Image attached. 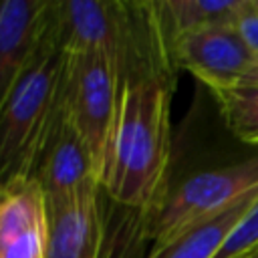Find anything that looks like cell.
<instances>
[{
	"label": "cell",
	"mask_w": 258,
	"mask_h": 258,
	"mask_svg": "<svg viewBox=\"0 0 258 258\" xmlns=\"http://www.w3.org/2000/svg\"><path fill=\"white\" fill-rule=\"evenodd\" d=\"M173 64L119 79V105L101 175L107 196L127 208L151 212L169 185Z\"/></svg>",
	"instance_id": "cell-1"
},
{
	"label": "cell",
	"mask_w": 258,
	"mask_h": 258,
	"mask_svg": "<svg viewBox=\"0 0 258 258\" xmlns=\"http://www.w3.org/2000/svg\"><path fill=\"white\" fill-rule=\"evenodd\" d=\"M67 52L60 50L50 8L42 40L0 111V183L30 175L56 105Z\"/></svg>",
	"instance_id": "cell-2"
},
{
	"label": "cell",
	"mask_w": 258,
	"mask_h": 258,
	"mask_svg": "<svg viewBox=\"0 0 258 258\" xmlns=\"http://www.w3.org/2000/svg\"><path fill=\"white\" fill-rule=\"evenodd\" d=\"M258 187V155L238 163L208 167L169 183L157 206L145 214L149 254L157 252L191 228L226 212Z\"/></svg>",
	"instance_id": "cell-3"
},
{
	"label": "cell",
	"mask_w": 258,
	"mask_h": 258,
	"mask_svg": "<svg viewBox=\"0 0 258 258\" xmlns=\"http://www.w3.org/2000/svg\"><path fill=\"white\" fill-rule=\"evenodd\" d=\"M60 97L67 115L89 145L101 179L119 105V75L113 62L101 52L67 54Z\"/></svg>",
	"instance_id": "cell-4"
},
{
	"label": "cell",
	"mask_w": 258,
	"mask_h": 258,
	"mask_svg": "<svg viewBox=\"0 0 258 258\" xmlns=\"http://www.w3.org/2000/svg\"><path fill=\"white\" fill-rule=\"evenodd\" d=\"M32 177L40 183L46 202L71 198L101 185L89 145L67 115L60 89L34 159Z\"/></svg>",
	"instance_id": "cell-5"
},
{
	"label": "cell",
	"mask_w": 258,
	"mask_h": 258,
	"mask_svg": "<svg viewBox=\"0 0 258 258\" xmlns=\"http://www.w3.org/2000/svg\"><path fill=\"white\" fill-rule=\"evenodd\" d=\"M169 52L175 67L194 75L210 93L238 85L256 62L234 26L181 34L169 42Z\"/></svg>",
	"instance_id": "cell-6"
},
{
	"label": "cell",
	"mask_w": 258,
	"mask_h": 258,
	"mask_svg": "<svg viewBox=\"0 0 258 258\" xmlns=\"http://www.w3.org/2000/svg\"><path fill=\"white\" fill-rule=\"evenodd\" d=\"M48 208L30 175L0 183V258H46Z\"/></svg>",
	"instance_id": "cell-7"
},
{
	"label": "cell",
	"mask_w": 258,
	"mask_h": 258,
	"mask_svg": "<svg viewBox=\"0 0 258 258\" xmlns=\"http://www.w3.org/2000/svg\"><path fill=\"white\" fill-rule=\"evenodd\" d=\"M48 8L50 0H0V111L42 40Z\"/></svg>",
	"instance_id": "cell-8"
},
{
	"label": "cell",
	"mask_w": 258,
	"mask_h": 258,
	"mask_svg": "<svg viewBox=\"0 0 258 258\" xmlns=\"http://www.w3.org/2000/svg\"><path fill=\"white\" fill-rule=\"evenodd\" d=\"M46 258H97L101 244V185L46 202Z\"/></svg>",
	"instance_id": "cell-9"
},
{
	"label": "cell",
	"mask_w": 258,
	"mask_h": 258,
	"mask_svg": "<svg viewBox=\"0 0 258 258\" xmlns=\"http://www.w3.org/2000/svg\"><path fill=\"white\" fill-rule=\"evenodd\" d=\"M246 0H157L155 10L167 44L187 32L234 26Z\"/></svg>",
	"instance_id": "cell-10"
},
{
	"label": "cell",
	"mask_w": 258,
	"mask_h": 258,
	"mask_svg": "<svg viewBox=\"0 0 258 258\" xmlns=\"http://www.w3.org/2000/svg\"><path fill=\"white\" fill-rule=\"evenodd\" d=\"M101 244L97 258H147L151 248L145 214L113 202L101 187Z\"/></svg>",
	"instance_id": "cell-11"
},
{
	"label": "cell",
	"mask_w": 258,
	"mask_h": 258,
	"mask_svg": "<svg viewBox=\"0 0 258 258\" xmlns=\"http://www.w3.org/2000/svg\"><path fill=\"white\" fill-rule=\"evenodd\" d=\"M258 196V187L230 206L226 212L218 214L216 218L191 228L183 236H179L169 246L151 252L147 258H216L220 248L224 246L230 232L236 228L252 200Z\"/></svg>",
	"instance_id": "cell-12"
},
{
	"label": "cell",
	"mask_w": 258,
	"mask_h": 258,
	"mask_svg": "<svg viewBox=\"0 0 258 258\" xmlns=\"http://www.w3.org/2000/svg\"><path fill=\"white\" fill-rule=\"evenodd\" d=\"M212 95L228 131L248 145H258V83H238Z\"/></svg>",
	"instance_id": "cell-13"
},
{
	"label": "cell",
	"mask_w": 258,
	"mask_h": 258,
	"mask_svg": "<svg viewBox=\"0 0 258 258\" xmlns=\"http://www.w3.org/2000/svg\"><path fill=\"white\" fill-rule=\"evenodd\" d=\"M258 248V196L252 200L236 228L226 238L216 258H240Z\"/></svg>",
	"instance_id": "cell-14"
},
{
	"label": "cell",
	"mask_w": 258,
	"mask_h": 258,
	"mask_svg": "<svg viewBox=\"0 0 258 258\" xmlns=\"http://www.w3.org/2000/svg\"><path fill=\"white\" fill-rule=\"evenodd\" d=\"M234 30L238 32V36L242 38V42L250 50V54L258 60V2L256 0L244 2L242 10L236 18Z\"/></svg>",
	"instance_id": "cell-15"
},
{
	"label": "cell",
	"mask_w": 258,
	"mask_h": 258,
	"mask_svg": "<svg viewBox=\"0 0 258 258\" xmlns=\"http://www.w3.org/2000/svg\"><path fill=\"white\" fill-rule=\"evenodd\" d=\"M240 83H258V60L250 67V71L246 73V77H244Z\"/></svg>",
	"instance_id": "cell-16"
},
{
	"label": "cell",
	"mask_w": 258,
	"mask_h": 258,
	"mask_svg": "<svg viewBox=\"0 0 258 258\" xmlns=\"http://www.w3.org/2000/svg\"><path fill=\"white\" fill-rule=\"evenodd\" d=\"M240 258H258V248H254L252 252H248V254H244V256H240Z\"/></svg>",
	"instance_id": "cell-17"
},
{
	"label": "cell",
	"mask_w": 258,
	"mask_h": 258,
	"mask_svg": "<svg viewBox=\"0 0 258 258\" xmlns=\"http://www.w3.org/2000/svg\"><path fill=\"white\" fill-rule=\"evenodd\" d=\"M256 2H258V0H256Z\"/></svg>",
	"instance_id": "cell-18"
}]
</instances>
